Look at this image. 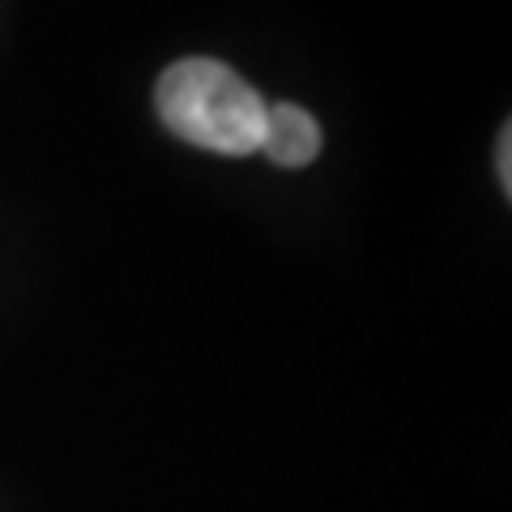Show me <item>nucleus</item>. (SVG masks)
<instances>
[{
  "instance_id": "obj_1",
  "label": "nucleus",
  "mask_w": 512,
  "mask_h": 512,
  "mask_svg": "<svg viewBox=\"0 0 512 512\" xmlns=\"http://www.w3.org/2000/svg\"><path fill=\"white\" fill-rule=\"evenodd\" d=\"M158 116L175 137L210 154L244 158L261 150L269 103L231 64L210 56L175 60L158 77Z\"/></svg>"
},
{
  "instance_id": "obj_2",
  "label": "nucleus",
  "mask_w": 512,
  "mask_h": 512,
  "mask_svg": "<svg viewBox=\"0 0 512 512\" xmlns=\"http://www.w3.org/2000/svg\"><path fill=\"white\" fill-rule=\"evenodd\" d=\"M261 154L278 167H308L320 154V124L295 103H269Z\"/></svg>"
},
{
  "instance_id": "obj_3",
  "label": "nucleus",
  "mask_w": 512,
  "mask_h": 512,
  "mask_svg": "<svg viewBox=\"0 0 512 512\" xmlns=\"http://www.w3.org/2000/svg\"><path fill=\"white\" fill-rule=\"evenodd\" d=\"M495 167H500V184L512 192V128H500V150H495Z\"/></svg>"
}]
</instances>
